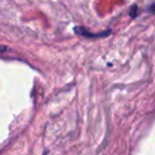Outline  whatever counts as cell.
<instances>
[{
  "instance_id": "277c9868",
  "label": "cell",
  "mask_w": 155,
  "mask_h": 155,
  "mask_svg": "<svg viewBox=\"0 0 155 155\" xmlns=\"http://www.w3.org/2000/svg\"><path fill=\"white\" fill-rule=\"evenodd\" d=\"M149 11H150L151 13H155V4H152V5L150 6Z\"/></svg>"
},
{
  "instance_id": "7a4b0ae2",
  "label": "cell",
  "mask_w": 155,
  "mask_h": 155,
  "mask_svg": "<svg viewBox=\"0 0 155 155\" xmlns=\"http://www.w3.org/2000/svg\"><path fill=\"white\" fill-rule=\"evenodd\" d=\"M137 6L136 5H133L132 8H131V10H130V15H131V17L132 18H135V17L137 16Z\"/></svg>"
},
{
  "instance_id": "3957f363",
  "label": "cell",
  "mask_w": 155,
  "mask_h": 155,
  "mask_svg": "<svg viewBox=\"0 0 155 155\" xmlns=\"http://www.w3.org/2000/svg\"><path fill=\"white\" fill-rule=\"evenodd\" d=\"M8 50V48L6 45H0V54L1 53H4Z\"/></svg>"
},
{
  "instance_id": "6da1fadb",
  "label": "cell",
  "mask_w": 155,
  "mask_h": 155,
  "mask_svg": "<svg viewBox=\"0 0 155 155\" xmlns=\"http://www.w3.org/2000/svg\"><path fill=\"white\" fill-rule=\"evenodd\" d=\"M74 31H75V33L77 35H80V36H84V37H88V38H94V37H107L111 33V30H109V31H106L104 33H99V34H93V33H90L88 30H86L82 27H76L75 29H74Z\"/></svg>"
}]
</instances>
